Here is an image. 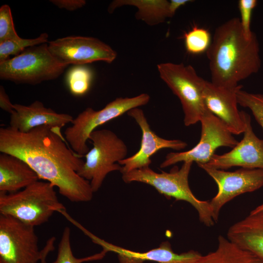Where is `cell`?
<instances>
[{
  "instance_id": "obj_1",
  "label": "cell",
  "mask_w": 263,
  "mask_h": 263,
  "mask_svg": "<svg viewBox=\"0 0 263 263\" xmlns=\"http://www.w3.org/2000/svg\"><path fill=\"white\" fill-rule=\"evenodd\" d=\"M61 129L42 126L21 132L9 126L1 127L0 151L23 160L39 179L57 187L70 201H90L94 193L90 182L77 173L84 161L68 147Z\"/></svg>"
},
{
  "instance_id": "obj_2",
  "label": "cell",
  "mask_w": 263,
  "mask_h": 263,
  "mask_svg": "<svg viewBox=\"0 0 263 263\" xmlns=\"http://www.w3.org/2000/svg\"><path fill=\"white\" fill-rule=\"evenodd\" d=\"M214 84L235 88L239 83L257 73L261 66L260 46L254 33L243 34L239 18H233L215 30L207 52Z\"/></svg>"
},
{
  "instance_id": "obj_3",
  "label": "cell",
  "mask_w": 263,
  "mask_h": 263,
  "mask_svg": "<svg viewBox=\"0 0 263 263\" xmlns=\"http://www.w3.org/2000/svg\"><path fill=\"white\" fill-rule=\"evenodd\" d=\"M64 210L55 187L46 181L38 180L16 192H0V214L34 227L47 222L55 212Z\"/></svg>"
},
{
  "instance_id": "obj_4",
  "label": "cell",
  "mask_w": 263,
  "mask_h": 263,
  "mask_svg": "<svg viewBox=\"0 0 263 263\" xmlns=\"http://www.w3.org/2000/svg\"><path fill=\"white\" fill-rule=\"evenodd\" d=\"M193 163L183 162L181 167H173L169 172L158 173L145 167L122 174L126 183L138 182L153 187L167 198L184 201L190 204L197 211L200 221L207 226L214 225L213 213L209 202L198 199L192 192L188 184V176Z\"/></svg>"
},
{
  "instance_id": "obj_5",
  "label": "cell",
  "mask_w": 263,
  "mask_h": 263,
  "mask_svg": "<svg viewBox=\"0 0 263 263\" xmlns=\"http://www.w3.org/2000/svg\"><path fill=\"white\" fill-rule=\"evenodd\" d=\"M68 66L52 54L48 43H43L0 62V78L19 84H38L57 78Z\"/></svg>"
},
{
  "instance_id": "obj_6",
  "label": "cell",
  "mask_w": 263,
  "mask_h": 263,
  "mask_svg": "<svg viewBox=\"0 0 263 263\" xmlns=\"http://www.w3.org/2000/svg\"><path fill=\"white\" fill-rule=\"evenodd\" d=\"M157 68L161 79L181 102L185 125L189 126L200 122L209 111L203 95L205 80L190 65L165 62L157 64Z\"/></svg>"
},
{
  "instance_id": "obj_7",
  "label": "cell",
  "mask_w": 263,
  "mask_h": 263,
  "mask_svg": "<svg viewBox=\"0 0 263 263\" xmlns=\"http://www.w3.org/2000/svg\"><path fill=\"white\" fill-rule=\"evenodd\" d=\"M89 139L93 147L84 155L85 161L77 173L90 182L95 192L110 172L120 171L122 167L118 163L126 158L128 148L121 139L109 130H95Z\"/></svg>"
},
{
  "instance_id": "obj_8",
  "label": "cell",
  "mask_w": 263,
  "mask_h": 263,
  "mask_svg": "<svg viewBox=\"0 0 263 263\" xmlns=\"http://www.w3.org/2000/svg\"><path fill=\"white\" fill-rule=\"evenodd\" d=\"M150 100V95L143 93L132 97L117 98L98 111L87 108L66 129L65 138L76 154L84 156L90 150L87 141L96 128L132 109L147 104Z\"/></svg>"
},
{
  "instance_id": "obj_9",
  "label": "cell",
  "mask_w": 263,
  "mask_h": 263,
  "mask_svg": "<svg viewBox=\"0 0 263 263\" xmlns=\"http://www.w3.org/2000/svg\"><path fill=\"white\" fill-rule=\"evenodd\" d=\"M35 227L0 214V263H37L42 257Z\"/></svg>"
},
{
  "instance_id": "obj_10",
  "label": "cell",
  "mask_w": 263,
  "mask_h": 263,
  "mask_svg": "<svg viewBox=\"0 0 263 263\" xmlns=\"http://www.w3.org/2000/svg\"><path fill=\"white\" fill-rule=\"evenodd\" d=\"M201 133L200 141L191 149L181 152H171L167 154L160 165L165 168L183 162H196L197 164L208 163L217 149L233 148L238 143L225 124L210 111L201 118Z\"/></svg>"
},
{
  "instance_id": "obj_11",
  "label": "cell",
  "mask_w": 263,
  "mask_h": 263,
  "mask_svg": "<svg viewBox=\"0 0 263 263\" xmlns=\"http://www.w3.org/2000/svg\"><path fill=\"white\" fill-rule=\"evenodd\" d=\"M215 182L218 187L216 195L209 202L215 223L218 221L223 207L236 196L255 191L263 186V169L241 168L234 171L198 164Z\"/></svg>"
},
{
  "instance_id": "obj_12",
  "label": "cell",
  "mask_w": 263,
  "mask_h": 263,
  "mask_svg": "<svg viewBox=\"0 0 263 263\" xmlns=\"http://www.w3.org/2000/svg\"><path fill=\"white\" fill-rule=\"evenodd\" d=\"M52 54L61 62L69 65H83L96 61L112 63L117 53L110 46L97 38L68 36L48 41Z\"/></svg>"
},
{
  "instance_id": "obj_13",
  "label": "cell",
  "mask_w": 263,
  "mask_h": 263,
  "mask_svg": "<svg viewBox=\"0 0 263 263\" xmlns=\"http://www.w3.org/2000/svg\"><path fill=\"white\" fill-rule=\"evenodd\" d=\"M241 112L245 123L243 138L230 151L220 155L215 153L205 164L207 166L223 170L233 167L263 169V139L255 134L250 116L244 111Z\"/></svg>"
},
{
  "instance_id": "obj_14",
  "label": "cell",
  "mask_w": 263,
  "mask_h": 263,
  "mask_svg": "<svg viewBox=\"0 0 263 263\" xmlns=\"http://www.w3.org/2000/svg\"><path fill=\"white\" fill-rule=\"evenodd\" d=\"M139 126L142 138L139 150L132 156L120 161L122 174L132 170L150 167L151 157L162 149H171L176 150L184 149L186 142L179 139H166L157 135L150 128L143 110L138 108L132 109L127 113Z\"/></svg>"
},
{
  "instance_id": "obj_15",
  "label": "cell",
  "mask_w": 263,
  "mask_h": 263,
  "mask_svg": "<svg viewBox=\"0 0 263 263\" xmlns=\"http://www.w3.org/2000/svg\"><path fill=\"white\" fill-rule=\"evenodd\" d=\"M84 233L103 249L116 253L119 263H144L150 261L157 263H198L202 255L193 250L182 253L174 252L168 241L162 242L157 248L146 252H137L113 244L94 235L87 229Z\"/></svg>"
},
{
  "instance_id": "obj_16",
  "label": "cell",
  "mask_w": 263,
  "mask_h": 263,
  "mask_svg": "<svg viewBox=\"0 0 263 263\" xmlns=\"http://www.w3.org/2000/svg\"><path fill=\"white\" fill-rule=\"evenodd\" d=\"M217 86L205 80L203 95L207 109L219 118L233 134L244 133L245 123L241 112L238 109L237 92L242 89Z\"/></svg>"
},
{
  "instance_id": "obj_17",
  "label": "cell",
  "mask_w": 263,
  "mask_h": 263,
  "mask_svg": "<svg viewBox=\"0 0 263 263\" xmlns=\"http://www.w3.org/2000/svg\"><path fill=\"white\" fill-rule=\"evenodd\" d=\"M70 114L57 113L45 107L38 100L30 105H14V111L10 114L9 127L21 132H27L42 126H50L62 128L73 121Z\"/></svg>"
},
{
  "instance_id": "obj_18",
  "label": "cell",
  "mask_w": 263,
  "mask_h": 263,
  "mask_svg": "<svg viewBox=\"0 0 263 263\" xmlns=\"http://www.w3.org/2000/svg\"><path fill=\"white\" fill-rule=\"evenodd\" d=\"M227 238L255 255L263 263V210L250 212L228 230Z\"/></svg>"
},
{
  "instance_id": "obj_19",
  "label": "cell",
  "mask_w": 263,
  "mask_h": 263,
  "mask_svg": "<svg viewBox=\"0 0 263 263\" xmlns=\"http://www.w3.org/2000/svg\"><path fill=\"white\" fill-rule=\"evenodd\" d=\"M39 180L37 173L19 157L0 154V192L13 193Z\"/></svg>"
},
{
  "instance_id": "obj_20",
  "label": "cell",
  "mask_w": 263,
  "mask_h": 263,
  "mask_svg": "<svg viewBox=\"0 0 263 263\" xmlns=\"http://www.w3.org/2000/svg\"><path fill=\"white\" fill-rule=\"evenodd\" d=\"M126 5L136 7V19L150 26L159 24L173 16L170 1L167 0H114L109 5L108 11L113 13L116 9Z\"/></svg>"
},
{
  "instance_id": "obj_21",
  "label": "cell",
  "mask_w": 263,
  "mask_h": 263,
  "mask_svg": "<svg viewBox=\"0 0 263 263\" xmlns=\"http://www.w3.org/2000/svg\"><path fill=\"white\" fill-rule=\"evenodd\" d=\"M198 263H263L255 255L244 250L227 238L219 236L216 249L202 255Z\"/></svg>"
},
{
  "instance_id": "obj_22",
  "label": "cell",
  "mask_w": 263,
  "mask_h": 263,
  "mask_svg": "<svg viewBox=\"0 0 263 263\" xmlns=\"http://www.w3.org/2000/svg\"><path fill=\"white\" fill-rule=\"evenodd\" d=\"M70 228L66 226L64 228L58 246L56 258L53 263H83L86 262L96 261L102 259L108 252L103 249L100 253L92 256L77 258L72 252L71 241Z\"/></svg>"
},
{
  "instance_id": "obj_23",
  "label": "cell",
  "mask_w": 263,
  "mask_h": 263,
  "mask_svg": "<svg viewBox=\"0 0 263 263\" xmlns=\"http://www.w3.org/2000/svg\"><path fill=\"white\" fill-rule=\"evenodd\" d=\"M48 35L41 34L34 38H17L9 39L0 42V62L8 59L11 55L17 56L26 49L48 42Z\"/></svg>"
},
{
  "instance_id": "obj_24",
  "label": "cell",
  "mask_w": 263,
  "mask_h": 263,
  "mask_svg": "<svg viewBox=\"0 0 263 263\" xmlns=\"http://www.w3.org/2000/svg\"><path fill=\"white\" fill-rule=\"evenodd\" d=\"M91 70L83 65H75L68 72L66 82L70 92L74 95L81 96L89 90L92 79Z\"/></svg>"
},
{
  "instance_id": "obj_25",
  "label": "cell",
  "mask_w": 263,
  "mask_h": 263,
  "mask_svg": "<svg viewBox=\"0 0 263 263\" xmlns=\"http://www.w3.org/2000/svg\"><path fill=\"white\" fill-rule=\"evenodd\" d=\"M184 38L187 51L193 55L206 53L212 40L207 29L197 26L185 33Z\"/></svg>"
},
{
  "instance_id": "obj_26",
  "label": "cell",
  "mask_w": 263,
  "mask_h": 263,
  "mask_svg": "<svg viewBox=\"0 0 263 263\" xmlns=\"http://www.w3.org/2000/svg\"><path fill=\"white\" fill-rule=\"evenodd\" d=\"M238 104L248 108L263 130V94H255L239 90L237 92Z\"/></svg>"
},
{
  "instance_id": "obj_27",
  "label": "cell",
  "mask_w": 263,
  "mask_h": 263,
  "mask_svg": "<svg viewBox=\"0 0 263 263\" xmlns=\"http://www.w3.org/2000/svg\"><path fill=\"white\" fill-rule=\"evenodd\" d=\"M19 37L15 28L10 6L2 5L0 8V42Z\"/></svg>"
},
{
  "instance_id": "obj_28",
  "label": "cell",
  "mask_w": 263,
  "mask_h": 263,
  "mask_svg": "<svg viewBox=\"0 0 263 263\" xmlns=\"http://www.w3.org/2000/svg\"><path fill=\"white\" fill-rule=\"evenodd\" d=\"M257 3L256 0H240L238 1L240 24L244 35L247 38H251L254 34L251 30V21L253 11Z\"/></svg>"
},
{
  "instance_id": "obj_29",
  "label": "cell",
  "mask_w": 263,
  "mask_h": 263,
  "mask_svg": "<svg viewBox=\"0 0 263 263\" xmlns=\"http://www.w3.org/2000/svg\"><path fill=\"white\" fill-rule=\"evenodd\" d=\"M50 1L59 8L71 11L80 8L86 4L85 0H51Z\"/></svg>"
},
{
  "instance_id": "obj_30",
  "label": "cell",
  "mask_w": 263,
  "mask_h": 263,
  "mask_svg": "<svg viewBox=\"0 0 263 263\" xmlns=\"http://www.w3.org/2000/svg\"><path fill=\"white\" fill-rule=\"evenodd\" d=\"M14 105L6 93L2 86L0 87V107L3 110L11 114L14 111Z\"/></svg>"
},
{
  "instance_id": "obj_31",
  "label": "cell",
  "mask_w": 263,
  "mask_h": 263,
  "mask_svg": "<svg viewBox=\"0 0 263 263\" xmlns=\"http://www.w3.org/2000/svg\"><path fill=\"white\" fill-rule=\"evenodd\" d=\"M192 1L190 0H170V5L172 14L174 16L176 11L181 6L188 2Z\"/></svg>"
},
{
  "instance_id": "obj_32",
  "label": "cell",
  "mask_w": 263,
  "mask_h": 263,
  "mask_svg": "<svg viewBox=\"0 0 263 263\" xmlns=\"http://www.w3.org/2000/svg\"><path fill=\"white\" fill-rule=\"evenodd\" d=\"M263 210V203L256 207L255 209L252 210L250 212L254 213L258 211Z\"/></svg>"
}]
</instances>
